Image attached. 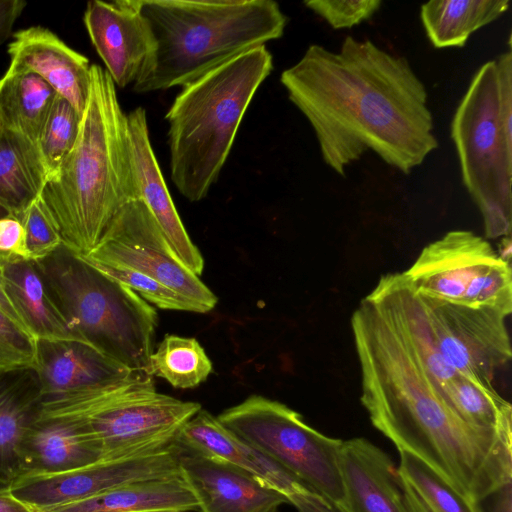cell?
I'll return each instance as SVG.
<instances>
[{"label":"cell","instance_id":"obj_1","mask_svg":"<svg viewBox=\"0 0 512 512\" xmlns=\"http://www.w3.org/2000/svg\"><path fill=\"white\" fill-rule=\"evenodd\" d=\"M280 82L342 177L368 150L407 175L439 146L425 85L406 58L370 40L346 36L337 52L312 44Z\"/></svg>","mask_w":512,"mask_h":512},{"label":"cell","instance_id":"obj_2","mask_svg":"<svg viewBox=\"0 0 512 512\" xmlns=\"http://www.w3.org/2000/svg\"><path fill=\"white\" fill-rule=\"evenodd\" d=\"M360 401L372 425L480 503L512 482V428L465 422L428 374L387 308L366 296L351 317Z\"/></svg>","mask_w":512,"mask_h":512},{"label":"cell","instance_id":"obj_3","mask_svg":"<svg viewBox=\"0 0 512 512\" xmlns=\"http://www.w3.org/2000/svg\"><path fill=\"white\" fill-rule=\"evenodd\" d=\"M138 199L128 141L127 114L105 69L91 65V84L77 141L39 201L62 243L87 256L118 211Z\"/></svg>","mask_w":512,"mask_h":512},{"label":"cell","instance_id":"obj_4","mask_svg":"<svg viewBox=\"0 0 512 512\" xmlns=\"http://www.w3.org/2000/svg\"><path fill=\"white\" fill-rule=\"evenodd\" d=\"M151 50L137 93L185 86L283 36L287 17L272 0H138Z\"/></svg>","mask_w":512,"mask_h":512},{"label":"cell","instance_id":"obj_5","mask_svg":"<svg viewBox=\"0 0 512 512\" xmlns=\"http://www.w3.org/2000/svg\"><path fill=\"white\" fill-rule=\"evenodd\" d=\"M273 69L266 45L216 67L182 87L165 116L170 175L189 201L205 198L230 154L256 91Z\"/></svg>","mask_w":512,"mask_h":512},{"label":"cell","instance_id":"obj_6","mask_svg":"<svg viewBox=\"0 0 512 512\" xmlns=\"http://www.w3.org/2000/svg\"><path fill=\"white\" fill-rule=\"evenodd\" d=\"M35 262L52 302L78 340L151 375L158 319L147 301L63 243Z\"/></svg>","mask_w":512,"mask_h":512},{"label":"cell","instance_id":"obj_7","mask_svg":"<svg viewBox=\"0 0 512 512\" xmlns=\"http://www.w3.org/2000/svg\"><path fill=\"white\" fill-rule=\"evenodd\" d=\"M197 402L158 393L153 376L83 390L43 402L42 414L63 417L100 452V461L144 457L174 447Z\"/></svg>","mask_w":512,"mask_h":512},{"label":"cell","instance_id":"obj_8","mask_svg":"<svg viewBox=\"0 0 512 512\" xmlns=\"http://www.w3.org/2000/svg\"><path fill=\"white\" fill-rule=\"evenodd\" d=\"M462 182L478 207L487 238L510 237L512 137L499 115L495 60L473 76L451 122Z\"/></svg>","mask_w":512,"mask_h":512},{"label":"cell","instance_id":"obj_9","mask_svg":"<svg viewBox=\"0 0 512 512\" xmlns=\"http://www.w3.org/2000/svg\"><path fill=\"white\" fill-rule=\"evenodd\" d=\"M239 439L310 483L345 511L342 440L325 436L285 404L251 395L217 416Z\"/></svg>","mask_w":512,"mask_h":512},{"label":"cell","instance_id":"obj_10","mask_svg":"<svg viewBox=\"0 0 512 512\" xmlns=\"http://www.w3.org/2000/svg\"><path fill=\"white\" fill-rule=\"evenodd\" d=\"M83 258L146 274L189 300L199 313L212 310L218 301L199 277L176 258L141 199L127 202L118 211L98 245Z\"/></svg>","mask_w":512,"mask_h":512},{"label":"cell","instance_id":"obj_11","mask_svg":"<svg viewBox=\"0 0 512 512\" xmlns=\"http://www.w3.org/2000/svg\"><path fill=\"white\" fill-rule=\"evenodd\" d=\"M419 295L443 357L459 375L492 383L495 373L511 360L509 315L493 307Z\"/></svg>","mask_w":512,"mask_h":512},{"label":"cell","instance_id":"obj_12","mask_svg":"<svg viewBox=\"0 0 512 512\" xmlns=\"http://www.w3.org/2000/svg\"><path fill=\"white\" fill-rule=\"evenodd\" d=\"M178 477L181 473L174 445L170 450L144 457L97 461L54 474L23 475L10 484L9 491L15 498L41 512L127 483Z\"/></svg>","mask_w":512,"mask_h":512},{"label":"cell","instance_id":"obj_13","mask_svg":"<svg viewBox=\"0 0 512 512\" xmlns=\"http://www.w3.org/2000/svg\"><path fill=\"white\" fill-rule=\"evenodd\" d=\"M500 258L485 238L452 230L425 246L403 273L423 296L478 307L485 275Z\"/></svg>","mask_w":512,"mask_h":512},{"label":"cell","instance_id":"obj_14","mask_svg":"<svg viewBox=\"0 0 512 512\" xmlns=\"http://www.w3.org/2000/svg\"><path fill=\"white\" fill-rule=\"evenodd\" d=\"M177 441L243 468L285 497L298 512H346L310 483L239 439L206 410L186 422Z\"/></svg>","mask_w":512,"mask_h":512},{"label":"cell","instance_id":"obj_15","mask_svg":"<svg viewBox=\"0 0 512 512\" xmlns=\"http://www.w3.org/2000/svg\"><path fill=\"white\" fill-rule=\"evenodd\" d=\"M182 479L201 512H269L286 498L243 468L176 440Z\"/></svg>","mask_w":512,"mask_h":512},{"label":"cell","instance_id":"obj_16","mask_svg":"<svg viewBox=\"0 0 512 512\" xmlns=\"http://www.w3.org/2000/svg\"><path fill=\"white\" fill-rule=\"evenodd\" d=\"M83 21L115 86L134 84L151 50L150 33L138 0L89 1Z\"/></svg>","mask_w":512,"mask_h":512},{"label":"cell","instance_id":"obj_17","mask_svg":"<svg viewBox=\"0 0 512 512\" xmlns=\"http://www.w3.org/2000/svg\"><path fill=\"white\" fill-rule=\"evenodd\" d=\"M127 124L138 199L151 212L176 258L199 277L204 269V259L190 239L167 188L151 145L145 109L137 107L128 113Z\"/></svg>","mask_w":512,"mask_h":512},{"label":"cell","instance_id":"obj_18","mask_svg":"<svg viewBox=\"0 0 512 512\" xmlns=\"http://www.w3.org/2000/svg\"><path fill=\"white\" fill-rule=\"evenodd\" d=\"M34 369L42 387L43 402L149 374L133 371L93 346L74 339L37 340Z\"/></svg>","mask_w":512,"mask_h":512},{"label":"cell","instance_id":"obj_19","mask_svg":"<svg viewBox=\"0 0 512 512\" xmlns=\"http://www.w3.org/2000/svg\"><path fill=\"white\" fill-rule=\"evenodd\" d=\"M8 54L10 64L36 73L83 115L91 84V65L84 55L41 26L17 31Z\"/></svg>","mask_w":512,"mask_h":512},{"label":"cell","instance_id":"obj_20","mask_svg":"<svg viewBox=\"0 0 512 512\" xmlns=\"http://www.w3.org/2000/svg\"><path fill=\"white\" fill-rule=\"evenodd\" d=\"M340 468L346 512H410L397 466L367 439L342 442Z\"/></svg>","mask_w":512,"mask_h":512},{"label":"cell","instance_id":"obj_21","mask_svg":"<svg viewBox=\"0 0 512 512\" xmlns=\"http://www.w3.org/2000/svg\"><path fill=\"white\" fill-rule=\"evenodd\" d=\"M43 392L34 368L0 373V479L10 484L20 473V446L39 420Z\"/></svg>","mask_w":512,"mask_h":512},{"label":"cell","instance_id":"obj_22","mask_svg":"<svg viewBox=\"0 0 512 512\" xmlns=\"http://www.w3.org/2000/svg\"><path fill=\"white\" fill-rule=\"evenodd\" d=\"M19 456L18 477L65 472L101 460L100 452L71 421L44 414L25 435Z\"/></svg>","mask_w":512,"mask_h":512},{"label":"cell","instance_id":"obj_23","mask_svg":"<svg viewBox=\"0 0 512 512\" xmlns=\"http://www.w3.org/2000/svg\"><path fill=\"white\" fill-rule=\"evenodd\" d=\"M3 279L20 323L36 340H78L52 302L34 259L5 253Z\"/></svg>","mask_w":512,"mask_h":512},{"label":"cell","instance_id":"obj_24","mask_svg":"<svg viewBox=\"0 0 512 512\" xmlns=\"http://www.w3.org/2000/svg\"><path fill=\"white\" fill-rule=\"evenodd\" d=\"M197 508L193 493L178 477L127 483L41 512H188Z\"/></svg>","mask_w":512,"mask_h":512},{"label":"cell","instance_id":"obj_25","mask_svg":"<svg viewBox=\"0 0 512 512\" xmlns=\"http://www.w3.org/2000/svg\"><path fill=\"white\" fill-rule=\"evenodd\" d=\"M47 179L37 144L0 128V207L17 218L39 199Z\"/></svg>","mask_w":512,"mask_h":512},{"label":"cell","instance_id":"obj_26","mask_svg":"<svg viewBox=\"0 0 512 512\" xmlns=\"http://www.w3.org/2000/svg\"><path fill=\"white\" fill-rule=\"evenodd\" d=\"M57 95L36 73L10 64L0 79V128L37 143Z\"/></svg>","mask_w":512,"mask_h":512},{"label":"cell","instance_id":"obj_27","mask_svg":"<svg viewBox=\"0 0 512 512\" xmlns=\"http://www.w3.org/2000/svg\"><path fill=\"white\" fill-rule=\"evenodd\" d=\"M509 0H434L421 6L420 18L435 48L463 47L476 30L498 19Z\"/></svg>","mask_w":512,"mask_h":512},{"label":"cell","instance_id":"obj_28","mask_svg":"<svg viewBox=\"0 0 512 512\" xmlns=\"http://www.w3.org/2000/svg\"><path fill=\"white\" fill-rule=\"evenodd\" d=\"M398 474L410 512H482L416 456L398 450Z\"/></svg>","mask_w":512,"mask_h":512},{"label":"cell","instance_id":"obj_29","mask_svg":"<svg viewBox=\"0 0 512 512\" xmlns=\"http://www.w3.org/2000/svg\"><path fill=\"white\" fill-rule=\"evenodd\" d=\"M443 391L453 410L468 424L483 429L512 428L511 404L492 383L458 374Z\"/></svg>","mask_w":512,"mask_h":512},{"label":"cell","instance_id":"obj_30","mask_svg":"<svg viewBox=\"0 0 512 512\" xmlns=\"http://www.w3.org/2000/svg\"><path fill=\"white\" fill-rule=\"evenodd\" d=\"M212 362L195 338L166 335L150 357V373L175 388H192L212 372Z\"/></svg>","mask_w":512,"mask_h":512},{"label":"cell","instance_id":"obj_31","mask_svg":"<svg viewBox=\"0 0 512 512\" xmlns=\"http://www.w3.org/2000/svg\"><path fill=\"white\" fill-rule=\"evenodd\" d=\"M81 119L75 108L57 95L36 143L48 178L57 172L73 149Z\"/></svg>","mask_w":512,"mask_h":512},{"label":"cell","instance_id":"obj_32","mask_svg":"<svg viewBox=\"0 0 512 512\" xmlns=\"http://www.w3.org/2000/svg\"><path fill=\"white\" fill-rule=\"evenodd\" d=\"M91 264L160 309L199 313L198 308L189 300L146 274L116 265Z\"/></svg>","mask_w":512,"mask_h":512},{"label":"cell","instance_id":"obj_33","mask_svg":"<svg viewBox=\"0 0 512 512\" xmlns=\"http://www.w3.org/2000/svg\"><path fill=\"white\" fill-rule=\"evenodd\" d=\"M37 340L16 319L0 309V373L35 368Z\"/></svg>","mask_w":512,"mask_h":512},{"label":"cell","instance_id":"obj_34","mask_svg":"<svg viewBox=\"0 0 512 512\" xmlns=\"http://www.w3.org/2000/svg\"><path fill=\"white\" fill-rule=\"evenodd\" d=\"M25 231V248L29 259H40L62 244L61 237L39 199L16 218Z\"/></svg>","mask_w":512,"mask_h":512},{"label":"cell","instance_id":"obj_35","mask_svg":"<svg viewBox=\"0 0 512 512\" xmlns=\"http://www.w3.org/2000/svg\"><path fill=\"white\" fill-rule=\"evenodd\" d=\"M305 6L332 28L343 29L370 19L380 8V0H309Z\"/></svg>","mask_w":512,"mask_h":512},{"label":"cell","instance_id":"obj_36","mask_svg":"<svg viewBox=\"0 0 512 512\" xmlns=\"http://www.w3.org/2000/svg\"><path fill=\"white\" fill-rule=\"evenodd\" d=\"M0 252L28 258L23 225L14 217L0 218Z\"/></svg>","mask_w":512,"mask_h":512},{"label":"cell","instance_id":"obj_37","mask_svg":"<svg viewBox=\"0 0 512 512\" xmlns=\"http://www.w3.org/2000/svg\"><path fill=\"white\" fill-rule=\"evenodd\" d=\"M25 7L24 0H0V45L11 35L13 25Z\"/></svg>","mask_w":512,"mask_h":512},{"label":"cell","instance_id":"obj_38","mask_svg":"<svg viewBox=\"0 0 512 512\" xmlns=\"http://www.w3.org/2000/svg\"><path fill=\"white\" fill-rule=\"evenodd\" d=\"M489 505L479 503L482 512H512V482H508L486 499Z\"/></svg>","mask_w":512,"mask_h":512},{"label":"cell","instance_id":"obj_39","mask_svg":"<svg viewBox=\"0 0 512 512\" xmlns=\"http://www.w3.org/2000/svg\"><path fill=\"white\" fill-rule=\"evenodd\" d=\"M0 512H38L15 498L8 490L0 492Z\"/></svg>","mask_w":512,"mask_h":512},{"label":"cell","instance_id":"obj_40","mask_svg":"<svg viewBox=\"0 0 512 512\" xmlns=\"http://www.w3.org/2000/svg\"><path fill=\"white\" fill-rule=\"evenodd\" d=\"M4 254L0 252V309L13 317L14 319L18 320V317L6 295L5 287H4V279H3V259ZM20 322V321H19Z\"/></svg>","mask_w":512,"mask_h":512},{"label":"cell","instance_id":"obj_41","mask_svg":"<svg viewBox=\"0 0 512 512\" xmlns=\"http://www.w3.org/2000/svg\"><path fill=\"white\" fill-rule=\"evenodd\" d=\"M9 489V484L0 479V492Z\"/></svg>","mask_w":512,"mask_h":512},{"label":"cell","instance_id":"obj_42","mask_svg":"<svg viewBox=\"0 0 512 512\" xmlns=\"http://www.w3.org/2000/svg\"><path fill=\"white\" fill-rule=\"evenodd\" d=\"M9 213L4 210L2 207H0V218L9 217Z\"/></svg>","mask_w":512,"mask_h":512},{"label":"cell","instance_id":"obj_43","mask_svg":"<svg viewBox=\"0 0 512 512\" xmlns=\"http://www.w3.org/2000/svg\"><path fill=\"white\" fill-rule=\"evenodd\" d=\"M269 512H278V508H273Z\"/></svg>","mask_w":512,"mask_h":512}]
</instances>
